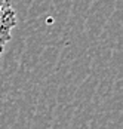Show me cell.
<instances>
[{
  "label": "cell",
  "instance_id": "obj_1",
  "mask_svg": "<svg viewBox=\"0 0 123 129\" xmlns=\"http://www.w3.org/2000/svg\"><path fill=\"white\" fill-rule=\"evenodd\" d=\"M16 12L9 0H0V56L11 40L12 30L16 27Z\"/></svg>",
  "mask_w": 123,
  "mask_h": 129
}]
</instances>
